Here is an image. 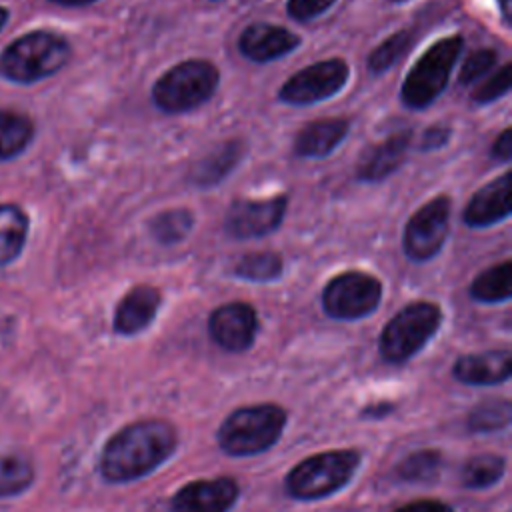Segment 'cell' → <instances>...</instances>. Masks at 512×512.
Returning <instances> with one entry per match:
<instances>
[{
	"label": "cell",
	"instance_id": "9c48e42d",
	"mask_svg": "<svg viewBox=\"0 0 512 512\" xmlns=\"http://www.w3.org/2000/svg\"><path fill=\"white\" fill-rule=\"evenodd\" d=\"M452 200L448 196H434L424 202L406 222L402 234V248L408 260H432L448 240Z\"/></svg>",
	"mask_w": 512,
	"mask_h": 512
},
{
	"label": "cell",
	"instance_id": "74e56055",
	"mask_svg": "<svg viewBox=\"0 0 512 512\" xmlns=\"http://www.w3.org/2000/svg\"><path fill=\"white\" fill-rule=\"evenodd\" d=\"M500 4V12H502V20L506 26H510V10H512V0H498Z\"/></svg>",
	"mask_w": 512,
	"mask_h": 512
},
{
	"label": "cell",
	"instance_id": "2e32d148",
	"mask_svg": "<svg viewBox=\"0 0 512 512\" xmlns=\"http://www.w3.org/2000/svg\"><path fill=\"white\" fill-rule=\"evenodd\" d=\"M410 142L412 130H398L376 146H370L356 164V178L362 182H380L388 178L406 160Z\"/></svg>",
	"mask_w": 512,
	"mask_h": 512
},
{
	"label": "cell",
	"instance_id": "836d02e7",
	"mask_svg": "<svg viewBox=\"0 0 512 512\" xmlns=\"http://www.w3.org/2000/svg\"><path fill=\"white\" fill-rule=\"evenodd\" d=\"M450 134H452L450 128L444 124H434V126L426 128L420 136V150L430 152V150H438V148L446 146L450 140Z\"/></svg>",
	"mask_w": 512,
	"mask_h": 512
},
{
	"label": "cell",
	"instance_id": "5bb4252c",
	"mask_svg": "<svg viewBox=\"0 0 512 512\" xmlns=\"http://www.w3.org/2000/svg\"><path fill=\"white\" fill-rule=\"evenodd\" d=\"M302 44V38L284 26H276L270 22H254L248 24L238 36V50L246 60L252 62H272L290 52H294Z\"/></svg>",
	"mask_w": 512,
	"mask_h": 512
},
{
	"label": "cell",
	"instance_id": "8d00e7d4",
	"mask_svg": "<svg viewBox=\"0 0 512 512\" xmlns=\"http://www.w3.org/2000/svg\"><path fill=\"white\" fill-rule=\"evenodd\" d=\"M394 406L392 404H384V402H380V404H376V406H366L364 410H362V416H370V418H382V416H386L390 410H392Z\"/></svg>",
	"mask_w": 512,
	"mask_h": 512
},
{
	"label": "cell",
	"instance_id": "277c9868",
	"mask_svg": "<svg viewBox=\"0 0 512 512\" xmlns=\"http://www.w3.org/2000/svg\"><path fill=\"white\" fill-rule=\"evenodd\" d=\"M220 84L218 68L204 58H190L168 68L152 86V102L166 114H184L208 102Z\"/></svg>",
	"mask_w": 512,
	"mask_h": 512
},
{
	"label": "cell",
	"instance_id": "d6a6232c",
	"mask_svg": "<svg viewBox=\"0 0 512 512\" xmlns=\"http://www.w3.org/2000/svg\"><path fill=\"white\" fill-rule=\"evenodd\" d=\"M334 2L336 0H288L286 12L296 22H310L328 12Z\"/></svg>",
	"mask_w": 512,
	"mask_h": 512
},
{
	"label": "cell",
	"instance_id": "52a82bcc",
	"mask_svg": "<svg viewBox=\"0 0 512 512\" xmlns=\"http://www.w3.org/2000/svg\"><path fill=\"white\" fill-rule=\"evenodd\" d=\"M462 48L458 34L436 40L408 70L400 88L402 104L412 110L428 108L446 90Z\"/></svg>",
	"mask_w": 512,
	"mask_h": 512
},
{
	"label": "cell",
	"instance_id": "7c38bea8",
	"mask_svg": "<svg viewBox=\"0 0 512 512\" xmlns=\"http://www.w3.org/2000/svg\"><path fill=\"white\" fill-rule=\"evenodd\" d=\"M212 340L226 352L248 350L258 332V314L248 302H228L212 310L208 318Z\"/></svg>",
	"mask_w": 512,
	"mask_h": 512
},
{
	"label": "cell",
	"instance_id": "4fadbf2b",
	"mask_svg": "<svg viewBox=\"0 0 512 512\" xmlns=\"http://www.w3.org/2000/svg\"><path fill=\"white\" fill-rule=\"evenodd\" d=\"M238 484L230 476L184 484L170 500L172 512H228L238 500Z\"/></svg>",
	"mask_w": 512,
	"mask_h": 512
},
{
	"label": "cell",
	"instance_id": "44dd1931",
	"mask_svg": "<svg viewBox=\"0 0 512 512\" xmlns=\"http://www.w3.org/2000/svg\"><path fill=\"white\" fill-rule=\"evenodd\" d=\"M34 138L32 120L12 108H0V162L22 154Z\"/></svg>",
	"mask_w": 512,
	"mask_h": 512
},
{
	"label": "cell",
	"instance_id": "6da1fadb",
	"mask_svg": "<svg viewBox=\"0 0 512 512\" xmlns=\"http://www.w3.org/2000/svg\"><path fill=\"white\" fill-rule=\"evenodd\" d=\"M176 446L178 432L170 422L160 418L136 420L108 438L100 454V474L112 484L134 482L164 464Z\"/></svg>",
	"mask_w": 512,
	"mask_h": 512
},
{
	"label": "cell",
	"instance_id": "ab89813d",
	"mask_svg": "<svg viewBox=\"0 0 512 512\" xmlns=\"http://www.w3.org/2000/svg\"><path fill=\"white\" fill-rule=\"evenodd\" d=\"M6 20H8V10L4 8V6H0V30L4 28V24H6Z\"/></svg>",
	"mask_w": 512,
	"mask_h": 512
},
{
	"label": "cell",
	"instance_id": "7402d4cb",
	"mask_svg": "<svg viewBox=\"0 0 512 512\" xmlns=\"http://www.w3.org/2000/svg\"><path fill=\"white\" fill-rule=\"evenodd\" d=\"M470 296L476 302L498 304L512 296V262L504 260L480 272L470 284Z\"/></svg>",
	"mask_w": 512,
	"mask_h": 512
},
{
	"label": "cell",
	"instance_id": "e0dca14e",
	"mask_svg": "<svg viewBox=\"0 0 512 512\" xmlns=\"http://www.w3.org/2000/svg\"><path fill=\"white\" fill-rule=\"evenodd\" d=\"M162 296L150 284H136L130 288L116 306L114 330L122 336H134L146 330L158 314Z\"/></svg>",
	"mask_w": 512,
	"mask_h": 512
},
{
	"label": "cell",
	"instance_id": "9a60e30c",
	"mask_svg": "<svg viewBox=\"0 0 512 512\" xmlns=\"http://www.w3.org/2000/svg\"><path fill=\"white\" fill-rule=\"evenodd\" d=\"M510 210V172H504L472 194L462 212V220L470 228H488L506 220Z\"/></svg>",
	"mask_w": 512,
	"mask_h": 512
},
{
	"label": "cell",
	"instance_id": "83f0119b",
	"mask_svg": "<svg viewBox=\"0 0 512 512\" xmlns=\"http://www.w3.org/2000/svg\"><path fill=\"white\" fill-rule=\"evenodd\" d=\"M412 42V34L408 30H398L394 34H390L388 38H384L370 54H368V68L372 74H382L388 68H392L400 56L410 48Z\"/></svg>",
	"mask_w": 512,
	"mask_h": 512
},
{
	"label": "cell",
	"instance_id": "ba28073f",
	"mask_svg": "<svg viewBox=\"0 0 512 512\" xmlns=\"http://www.w3.org/2000/svg\"><path fill=\"white\" fill-rule=\"evenodd\" d=\"M322 308L334 320H360L372 314L382 300V282L360 270L330 278L322 290Z\"/></svg>",
	"mask_w": 512,
	"mask_h": 512
},
{
	"label": "cell",
	"instance_id": "d590c367",
	"mask_svg": "<svg viewBox=\"0 0 512 512\" xmlns=\"http://www.w3.org/2000/svg\"><path fill=\"white\" fill-rule=\"evenodd\" d=\"M394 512H454V510L452 506L440 500H414L396 508Z\"/></svg>",
	"mask_w": 512,
	"mask_h": 512
},
{
	"label": "cell",
	"instance_id": "4316f807",
	"mask_svg": "<svg viewBox=\"0 0 512 512\" xmlns=\"http://www.w3.org/2000/svg\"><path fill=\"white\" fill-rule=\"evenodd\" d=\"M512 406L508 400H486L478 404L468 416V428L472 432H496L510 424Z\"/></svg>",
	"mask_w": 512,
	"mask_h": 512
},
{
	"label": "cell",
	"instance_id": "e575fe53",
	"mask_svg": "<svg viewBox=\"0 0 512 512\" xmlns=\"http://www.w3.org/2000/svg\"><path fill=\"white\" fill-rule=\"evenodd\" d=\"M490 154L498 162H510V158H512V132H510V128H504L496 136V140L490 148Z\"/></svg>",
	"mask_w": 512,
	"mask_h": 512
},
{
	"label": "cell",
	"instance_id": "f1b7e54d",
	"mask_svg": "<svg viewBox=\"0 0 512 512\" xmlns=\"http://www.w3.org/2000/svg\"><path fill=\"white\" fill-rule=\"evenodd\" d=\"M32 464L22 456H0V496H14L30 486Z\"/></svg>",
	"mask_w": 512,
	"mask_h": 512
},
{
	"label": "cell",
	"instance_id": "d6986e66",
	"mask_svg": "<svg viewBox=\"0 0 512 512\" xmlns=\"http://www.w3.org/2000/svg\"><path fill=\"white\" fill-rule=\"evenodd\" d=\"M350 122L346 118H320L302 126L294 138V152L300 158H326L346 138Z\"/></svg>",
	"mask_w": 512,
	"mask_h": 512
},
{
	"label": "cell",
	"instance_id": "7a4b0ae2",
	"mask_svg": "<svg viewBox=\"0 0 512 512\" xmlns=\"http://www.w3.org/2000/svg\"><path fill=\"white\" fill-rule=\"evenodd\" d=\"M70 44L50 30H32L0 54V74L16 84H34L56 74L70 60Z\"/></svg>",
	"mask_w": 512,
	"mask_h": 512
},
{
	"label": "cell",
	"instance_id": "ffe728a7",
	"mask_svg": "<svg viewBox=\"0 0 512 512\" xmlns=\"http://www.w3.org/2000/svg\"><path fill=\"white\" fill-rule=\"evenodd\" d=\"M244 142L238 138L226 140L210 150L190 172V180L200 188H210L222 182L242 160Z\"/></svg>",
	"mask_w": 512,
	"mask_h": 512
},
{
	"label": "cell",
	"instance_id": "30bf717a",
	"mask_svg": "<svg viewBox=\"0 0 512 512\" xmlns=\"http://www.w3.org/2000/svg\"><path fill=\"white\" fill-rule=\"evenodd\" d=\"M350 78V66L342 58L314 62L294 72L278 90V98L290 106H310L338 94Z\"/></svg>",
	"mask_w": 512,
	"mask_h": 512
},
{
	"label": "cell",
	"instance_id": "ac0fdd59",
	"mask_svg": "<svg viewBox=\"0 0 512 512\" xmlns=\"http://www.w3.org/2000/svg\"><path fill=\"white\" fill-rule=\"evenodd\" d=\"M452 374L468 386H492L506 382L512 374L510 350H488L464 354L454 362Z\"/></svg>",
	"mask_w": 512,
	"mask_h": 512
},
{
	"label": "cell",
	"instance_id": "5b68a950",
	"mask_svg": "<svg viewBox=\"0 0 512 512\" xmlns=\"http://www.w3.org/2000/svg\"><path fill=\"white\" fill-rule=\"evenodd\" d=\"M358 464L360 454L352 448L312 454L286 474L284 492L294 500L326 498L352 480Z\"/></svg>",
	"mask_w": 512,
	"mask_h": 512
},
{
	"label": "cell",
	"instance_id": "d4e9b609",
	"mask_svg": "<svg viewBox=\"0 0 512 512\" xmlns=\"http://www.w3.org/2000/svg\"><path fill=\"white\" fill-rule=\"evenodd\" d=\"M506 472V460L500 454H476L462 466L460 478L466 488L480 490L496 484Z\"/></svg>",
	"mask_w": 512,
	"mask_h": 512
},
{
	"label": "cell",
	"instance_id": "1f68e13d",
	"mask_svg": "<svg viewBox=\"0 0 512 512\" xmlns=\"http://www.w3.org/2000/svg\"><path fill=\"white\" fill-rule=\"evenodd\" d=\"M498 62V52L492 48H480L474 50L462 64L460 74H458V84L470 86L478 82L486 72H490Z\"/></svg>",
	"mask_w": 512,
	"mask_h": 512
},
{
	"label": "cell",
	"instance_id": "603a6c76",
	"mask_svg": "<svg viewBox=\"0 0 512 512\" xmlns=\"http://www.w3.org/2000/svg\"><path fill=\"white\" fill-rule=\"evenodd\" d=\"M28 216L16 204H0V266L12 262L24 248Z\"/></svg>",
	"mask_w": 512,
	"mask_h": 512
},
{
	"label": "cell",
	"instance_id": "f546056e",
	"mask_svg": "<svg viewBox=\"0 0 512 512\" xmlns=\"http://www.w3.org/2000/svg\"><path fill=\"white\" fill-rule=\"evenodd\" d=\"M442 458L436 450H420L398 464V476L404 482H430L438 476Z\"/></svg>",
	"mask_w": 512,
	"mask_h": 512
},
{
	"label": "cell",
	"instance_id": "f35d334b",
	"mask_svg": "<svg viewBox=\"0 0 512 512\" xmlns=\"http://www.w3.org/2000/svg\"><path fill=\"white\" fill-rule=\"evenodd\" d=\"M54 4H60V6H70V8H78V6H88L96 0H50Z\"/></svg>",
	"mask_w": 512,
	"mask_h": 512
},
{
	"label": "cell",
	"instance_id": "8992f818",
	"mask_svg": "<svg viewBox=\"0 0 512 512\" xmlns=\"http://www.w3.org/2000/svg\"><path fill=\"white\" fill-rule=\"evenodd\" d=\"M440 324L442 310L438 304L428 300L410 302L382 328L378 352L390 364H404L432 340Z\"/></svg>",
	"mask_w": 512,
	"mask_h": 512
},
{
	"label": "cell",
	"instance_id": "8fae6325",
	"mask_svg": "<svg viewBox=\"0 0 512 512\" xmlns=\"http://www.w3.org/2000/svg\"><path fill=\"white\" fill-rule=\"evenodd\" d=\"M286 208L288 198L284 194L264 200L236 198L224 216V230L236 240L268 236L282 224Z\"/></svg>",
	"mask_w": 512,
	"mask_h": 512
},
{
	"label": "cell",
	"instance_id": "cb8c5ba5",
	"mask_svg": "<svg viewBox=\"0 0 512 512\" xmlns=\"http://www.w3.org/2000/svg\"><path fill=\"white\" fill-rule=\"evenodd\" d=\"M194 228V214L186 208H168L148 222L150 236L164 246L182 242Z\"/></svg>",
	"mask_w": 512,
	"mask_h": 512
},
{
	"label": "cell",
	"instance_id": "4dcf8cb0",
	"mask_svg": "<svg viewBox=\"0 0 512 512\" xmlns=\"http://www.w3.org/2000/svg\"><path fill=\"white\" fill-rule=\"evenodd\" d=\"M510 64H502L496 72H492L482 84H478L470 98L474 104H490L510 92Z\"/></svg>",
	"mask_w": 512,
	"mask_h": 512
},
{
	"label": "cell",
	"instance_id": "484cf974",
	"mask_svg": "<svg viewBox=\"0 0 512 512\" xmlns=\"http://www.w3.org/2000/svg\"><path fill=\"white\" fill-rule=\"evenodd\" d=\"M284 262L278 252H250L242 256L234 266V276L248 282H272L282 276Z\"/></svg>",
	"mask_w": 512,
	"mask_h": 512
},
{
	"label": "cell",
	"instance_id": "3957f363",
	"mask_svg": "<svg viewBox=\"0 0 512 512\" xmlns=\"http://www.w3.org/2000/svg\"><path fill=\"white\" fill-rule=\"evenodd\" d=\"M286 410L278 404H252L230 412L216 440L228 456H256L270 450L286 426Z\"/></svg>",
	"mask_w": 512,
	"mask_h": 512
}]
</instances>
